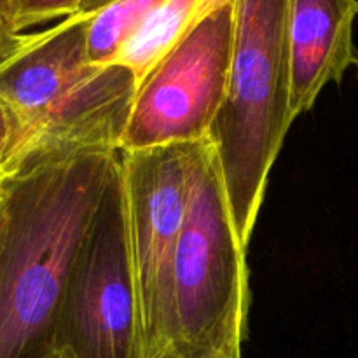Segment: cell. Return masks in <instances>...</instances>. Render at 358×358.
Wrapping results in <instances>:
<instances>
[{"mask_svg":"<svg viewBox=\"0 0 358 358\" xmlns=\"http://www.w3.org/2000/svg\"><path fill=\"white\" fill-rule=\"evenodd\" d=\"M117 156L112 147H34L3 180L0 358L56 352L70 269Z\"/></svg>","mask_w":358,"mask_h":358,"instance_id":"6da1fadb","label":"cell"},{"mask_svg":"<svg viewBox=\"0 0 358 358\" xmlns=\"http://www.w3.org/2000/svg\"><path fill=\"white\" fill-rule=\"evenodd\" d=\"M290 0H236L226 98L208 140L248 248L292 114Z\"/></svg>","mask_w":358,"mask_h":358,"instance_id":"7a4b0ae2","label":"cell"},{"mask_svg":"<svg viewBox=\"0 0 358 358\" xmlns=\"http://www.w3.org/2000/svg\"><path fill=\"white\" fill-rule=\"evenodd\" d=\"M187 205L175 259V336L184 358L241 355L250 287L247 248L208 140L184 143Z\"/></svg>","mask_w":358,"mask_h":358,"instance_id":"3957f363","label":"cell"},{"mask_svg":"<svg viewBox=\"0 0 358 358\" xmlns=\"http://www.w3.org/2000/svg\"><path fill=\"white\" fill-rule=\"evenodd\" d=\"M55 350L69 358H145L119 156L70 269Z\"/></svg>","mask_w":358,"mask_h":358,"instance_id":"277c9868","label":"cell"},{"mask_svg":"<svg viewBox=\"0 0 358 358\" xmlns=\"http://www.w3.org/2000/svg\"><path fill=\"white\" fill-rule=\"evenodd\" d=\"M91 16L77 13L55 27L24 34L0 63V94L23 126L20 159L37 145H80L83 133L103 107L105 72L87 58Z\"/></svg>","mask_w":358,"mask_h":358,"instance_id":"5b68a950","label":"cell"},{"mask_svg":"<svg viewBox=\"0 0 358 358\" xmlns=\"http://www.w3.org/2000/svg\"><path fill=\"white\" fill-rule=\"evenodd\" d=\"M234 2L192 24L140 80L119 152L206 140L229 83Z\"/></svg>","mask_w":358,"mask_h":358,"instance_id":"8992f818","label":"cell"},{"mask_svg":"<svg viewBox=\"0 0 358 358\" xmlns=\"http://www.w3.org/2000/svg\"><path fill=\"white\" fill-rule=\"evenodd\" d=\"M143 355L171 348L175 259L187 205L184 145L119 152Z\"/></svg>","mask_w":358,"mask_h":358,"instance_id":"52a82bcc","label":"cell"},{"mask_svg":"<svg viewBox=\"0 0 358 358\" xmlns=\"http://www.w3.org/2000/svg\"><path fill=\"white\" fill-rule=\"evenodd\" d=\"M358 0H290L294 119L311 110L327 84L357 65Z\"/></svg>","mask_w":358,"mask_h":358,"instance_id":"ba28073f","label":"cell"},{"mask_svg":"<svg viewBox=\"0 0 358 358\" xmlns=\"http://www.w3.org/2000/svg\"><path fill=\"white\" fill-rule=\"evenodd\" d=\"M199 2L201 0H163L126 44L115 63L128 66L140 84L194 24Z\"/></svg>","mask_w":358,"mask_h":358,"instance_id":"9c48e42d","label":"cell"},{"mask_svg":"<svg viewBox=\"0 0 358 358\" xmlns=\"http://www.w3.org/2000/svg\"><path fill=\"white\" fill-rule=\"evenodd\" d=\"M163 0H114L93 13L87 27L91 65H112L136 31Z\"/></svg>","mask_w":358,"mask_h":358,"instance_id":"30bf717a","label":"cell"},{"mask_svg":"<svg viewBox=\"0 0 358 358\" xmlns=\"http://www.w3.org/2000/svg\"><path fill=\"white\" fill-rule=\"evenodd\" d=\"M84 0H0V13L13 34L23 35L35 27L80 13Z\"/></svg>","mask_w":358,"mask_h":358,"instance_id":"8fae6325","label":"cell"},{"mask_svg":"<svg viewBox=\"0 0 358 358\" xmlns=\"http://www.w3.org/2000/svg\"><path fill=\"white\" fill-rule=\"evenodd\" d=\"M24 133L16 112L0 94V187L20 161Z\"/></svg>","mask_w":358,"mask_h":358,"instance_id":"7c38bea8","label":"cell"},{"mask_svg":"<svg viewBox=\"0 0 358 358\" xmlns=\"http://www.w3.org/2000/svg\"><path fill=\"white\" fill-rule=\"evenodd\" d=\"M24 35V34H23ZM23 35H16L9 30L2 13H0V63L14 52V49L20 45Z\"/></svg>","mask_w":358,"mask_h":358,"instance_id":"4fadbf2b","label":"cell"},{"mask_svg":"<svg viewBox=\"0 0 358 358\" xmlns=\"http://www.w3.org/2000/svg\"><path fill=\"white\" fill-rule=\"evenodd\" d=\"M234 0H201L199 2V7H198V13H196V20L194 23H198L199 20H203L205 16H208L210 13H213V10L220 9V7L227 6V3H233Z\"/></svg>","mask_w":358,"mask_h":358,"instance_id":"5bb4252c","label":"cell"},{"mask_svg":"<svg viewBox=\"0 0 358 358\" xmlns=\"http://www.w3.org/2000/svg\"><path fill=\"white\" fill-rule=\"evenodd\" d=\"M114 0H84L80 13H96V10L103 9V7H107Z\"/></svg>","mask_w":358,"mask_h":358,"instance_id":"9a60e30c","label":"cell"},{"mask_svg":"<svg viewBox=\"0 0 358 358\" xmlns=\"http://www.w3.org/2000/svg\"><path fill=\"white\" fill-rule=\"evenodd\" d=\"M3 229H6V205H3V196L2 187H0V248H2V238Z\"/></svg>","mask_w":358,"mask_h":358,"instance_id":"2e32d148","label":"cell"},{"mask_svg":"<svg viewBox=\"0 0 358 358\" xmlns=\"http://www.w3.org/2000/svg\"><path fill=\"white\" fill-rule=\"evenodd\" d=\"M150 358H184L173 352H163V353H157V355L150 357ZM212 358H241V355H219V357H212Z\"/></svg>","mask_w":358,"mask_h":358,"instance_id":"e0dca14e","label":"cell"},{"mask_svg":"<svg viewBox=\"0 0 358 358\" xmlns=\"http://www.w3.org/2000/svg\"><path fill=\"white\" fill-rule=\"evenodd\" d=\"M48 358H69V357H65L63 353H59V352H55V353H51Z\"/></svg>","mask_w":358,"mask_h":358,"instance_id":"ac0fdd59","label":"cell"},{"mask_svg":"<svg viewBox=\"0 0 358 358\" xmlns=\"http://www.w3.org/2000/svg\"><path fill=\"white\" fill-rule=\"evenodd\" d=\"M355 66H357V70H358V56H357V65Z\"/></svg>","mask_w":358,"mask_h":358,"instance_id":"d6986e66","label":"cell"}]
</instances>
